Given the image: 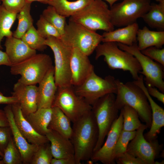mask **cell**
<instances>
[{
	"label": "cell",
	"instance_id": "db71d44e",
	"mask_svg": "<svg viewBox=\"0 0 164 164\" xmlns=\"http://www.w3.org/2000/svg\"><path fill=\"white\" fill-rule=\"evenodd\" d=\"M1 2L0 1V4H1Z\"/></svg>",
	"mask_w": 164,
	"mask_h": 164
},
{
	"label": "cell",
	"instance_id": "816d5d0a",
	"mask_svg": "<svg viewBox=\"0 0 164 164\" xmlns=\"http://www.w3.org/2000/svg\"><path fill=\"white\" fill-rule=\"evenodd\" d=\"M2 159V158L0 156V160Z\"/></svg>",
	"mask_w": 164,
	"mask_h": 164
},
{
	"label": "cell",
	"instance_id": "c3c4849f",
	"mask_svg": "<svg viewBox=\"0 0 164 164\" xmlns=\"http://www.w3.org/2000/svg\"><path fill=\"white\" fill-rule=\"evenodd\" d=\"M107 2L109 5L110 7H111L114 4L119 0H103Z\"/></svg>",
	"mask_w": 164,
	"mask_h": 164
},
{
	"label": "cell",
	"instance_id": "9c48e42d",
	"mask_svg": "<svg viewBox=\"0 0 164 164\" xmlns=\"http://www.w3.org/2000/svg\"><path fill=\"white\" fill-rule=\"evenodd\" d=\"M45 44L52 50L54 56V77L57 87L70 86V61L72 49L66 45L60 38L50 36Z\"/></svg>",
	"mask_w": 164,
	"mask_h": 164
},
{
	"label": "cell",
	"instance_id": "f907efd6",
	"mask_svg": "<svg viewBox=\"0 0 164 164\" xmlns=\"http://www.w3.org/2000/svg\"><path fill=\"white\" fill-rule=\"evenodd\" d=\"M0 156L2 157V158L3 156V154L0 150Z\"/></svg>",
	"mask_w": 164,
	"mask_h": 164
},
{
	"label": "cell",
	"instance_id": "30bf717a",
	"mask_svg": "<svg viewBox=\"0 0 164 164\" xmlns=\"http://www.w3.org/2000/svg\"><path fill=\"white\" fill-rule=\"evenodd\" d=\"M73 86L75 93L91 106L98 99L117 91L116 79L111 75L104 78L98 76L94 70L80 85Z\"/></svg>",
	"mask_w": 164,
	"mask_h": 164
},
{
	"label": "cell",
	"instance_id": "8d00e7d4",
	"mask_svg": "<svg viewBox=\"0 0 164 164\" xmlns=\"http://www.w3.org/2000/svg\"><path fill=\"white\" fill-rule=\"evenodd\" d=\"M36 29L39 35L46 39L50 36L60 38L61 35L57 30L41 15L37 20Z\"/></svg>",
	"mask_w": 164,
	"mask_h": 164
},
{
	"label": "cell",
	"instance_id": "ba28073f",
	"mask_svg": "<svg viewBox=\"0 0 164 164\" xmlns=\"http://www.w3.org/2000/svg\"><path fill=\"white\" fill-rule=\"evenodd\" d=\"M59 108L73 123L91 111L92 106L75 92L73 86L58 87L52 107Z\"/></svg>",
	"mask_w": 164,
	"mask_h": 164
},
{
	"label": "cell",
	"instance_id": "d4e9b609",
	"mask_svg": "<svg viewBox=\"0 0 164 164\" xmlns=\"http://www.w3.org/2000/svg\"><path fill=\"white\" fill-rule=\"evenodd\" d=\"M52 113V108H41L25 117L36 132L45 136L50 130L48 126Z\"/></svg>",
	"mask_w": 164,
	"mask_h": 164
},
{
	"label": "cell",
	"instance_id": "e0dca14e",
	"mask_svg": "<svg viewBox=\"0 0 164 164\" xmlns=\"http://www.w3.org/2000/svg\"><path fill=\"white\" fill-rule=\"evenodd\" d=\"M134 82L145 93L151 109V125L149 131L144 134L145 138L147 141H151L157 139V135L164 126V110L154 101L149 94L142 76L139 77Z\"/></svg>",
	"mask_w": 164,
	"mask_h": 164
},
{
	"label": "cell",
	"instance_id": "6da1fadb",
	"mask_svg": "<svg viewBox=\"0 0 164 164\" xmlns=\"http://www.w3.org/2000/svg\"><path fill=\"white\" fill-rule=\"evenodd\" d=\"M70 138L74 150L75 164L91 159L97 144L98 130L91 111L73 123Z\"/></svg>",
	"mask_w": 164,
	"mask_h": 164
},
{
	"label": "cell",
	"instance_id": "b9f144b4",
	"mask_svg": "<svg viewBox=\"0 0 164 164\" xmlns=\"http://www.w3.org/2000/svg\"><path fill=\"white\" fill-rule=\"evenodd\" d=\"M147 90L151 96L156 98L159 101L164 104V94L155 87L145 86Z\"/></svg>",
	"mask_w": 164,
	"mask_h": 164
},
{
	"label": "cell",
	"instance_id": "ee69618b",
	"mask_svg": "<svg viewBox=\"0 0 164 164\" xmlns=\"http://www.w3.org/2000/svg\"><path fill=\"white\" fill-rule=\"evenodd\" d=\"M50 164H75L74 159L67 158L57 159L53 158Z\"/></svg>",
	"mask_w": 164,
	"mask_h": 164
},
{
	"label": "cell",
	"instance_id": "ac0fdd59",
	"mask_svg": "<svg viewBox=\"0 0 164 164\" xmlns=\"http://www.w3.org/2000/svg\"><path fill=\"white\" fill-rule=\"evenodd\" d=\"M3 110L9 122L14 141L20 152L22 163L30 164L39 146L29 143L21 134L15 122L11 105H7Z\"/></svg>",
	"mask_w": 164,
	"mask_h": 164
},
{
	"label": "cell",
	"instance_id": "f5cc1de1",
	"mask_svg": "<svg viewBox=\"0 0 164 164\" xmlns=\"http://www.w3.org/2000/svg\"><path fill=\"white\" fill-rule=\"evenodd\" d=\"M4 0H0V1L1 2H2V1H3Z\"/></svg>",
	"mask_w": 164,
	"mask_h": 164
},
{
	"label": "cell",
	"instance_id": "52a82bcc",
	"mask_svg": "<svg viewBox=\"0 0 164 164\" xmlns=\"http://www.w3.org/2000/svg\"><path fill=\"white\" fill-rule=\"evenodd\" d=\"M115 98V94H109L100 98L92 105L91 111L98 130V140L94 152L102 146L111 127L118 117L119 110L116 105Z\"/></svg>",
	"mask_w": 164,
	"mask_h": 164
},
{
	"label": "cell",
	"instance_id": "7dc6e473",
	"mask_svg": "<svg viewBox=\"0 0 164 164\" xmlns=\"http://www.w3.org/2000/svg\"><path fill=\"white\" fill-rule=\"evenodd\" d=\"M26 2H32L33 1H38L41 3L46 4V3L52 0H25Z\"/></svg>",
	"mask_w": 164,
	"mask_h": 164
},
{
	"label": "cell",
	"instance_id": "4dcf8cb0",
	"mask_svg": "<svg viewBox=\"0 0 164 164\" xmlns=\"http://www.w3.org/2000/svg\"><path fill=\"white\" fill-rule=\"evenodd\" d=\"M123 117L122 130L126 131H136L142 125L137 111L130 106L125 105L120 110Z\"/></svg>",
	"mask_w": 164,
	"mask_h": 164
},
{
	"label": "cell",
	"instance_id": "7c38bea8",
	"mask_svg": "<svg viewBox=\"0 0 164 164\" xmlns=\"http://www.w3.org/2000/svg\"><path fill=\"white\" fill-rule=\"evenodd\" d=\"M117 43L119 48L131 54L136 59L142 69L140 73L144 76L145 85L155 87L164 93V66L143 54L137 43L131 46Z\"/></svg>",
	"mask_w": 164,
	"mask_h": 164
},
{
	"label": "cell",
	"instance_id": "681fc988",
	"mask_svg": "<svg viewBox=\"0 0 164 164\" xmlns=\"http://www.w3.org/2000/svg\"><path fill=\"white\" fill-rule=\"evenodd\" d=\"M156 1L159 2H164V0H155Z\"/></svg>",
	"mask_w": 164,
	"mask_h": 164
},
{
	"label": "cell",
	"instance_id": "ab89813d",
	"mask_svg": "<svg viewBox=\"0 0 164 164\" xmlns=\"http://www.w3.org/2000/svg\"><path fill=\"white\" fill-rule=\"evenodd\" d=\"M115 162L118 164H146L139 158L127 152L116 157Z\"/></svg>",
	"mask_w": 164,
	"mask_h": 164
},
{
	"label": "cell",
	"instance_id": "44dd1931",
	"mask_svg": "<svg viewBox=\"0 0 164 164\" xmlns=\"http://www.w3.org/2000/svg\"><path fill=\"white\" fill-rule=\"evenodd\" d=\"M54 73L53 66L39 84L38 109L52 107L58 88L55 81Z\"/></svg>",
	"mask_w": 164,
	"mask_h": 164
},
{
	"label": "cell",
	"instance_id": "f35d334b",
	"mask_svg": "<svg viewBox=\"0 0 164 164\" xmlns=\"http://www.w3.org/2000/svg\"><path fill=\"white\" fill-rule=\"evenodd\" d=\"M2 5L8 11L18 14L25 6V0H4Z\"/></svg>",
	"mask_w": 164,
	"mask_h": 164
},
{
	"label": "cell",
	"instance_id": "f1b7e54d",
	"mask_svg": "<svg viewBox=\"0 0 164 164\" xmlns=\"http://www.w3.org/2000/svg\"><path fill=\"white\" fill-rule=\"evenodd\" d=\"M32 2H26V4L17 15L18 23L17 28L13 32L12 36L21 39L26 31L33 26V20L30 14Z\"/></svg>",
	"mask_w": 164,
	"mask_h": 164
},
{
	"label": "cell",
	"instance_id": "d6986e66",
	"mask_svg": "<svg viewBox=\"0 0 164 164\" xmlns=\"http://www.w3.org/2000/svg\"><path fill=\"white\" fill-rule=\"evenodd\" d=\"M14 120L19 131L30 143L37 146L49 142L46 136L36 132L23 115L19 104L11 105Z\"/></svg>",
	"mask_w": 164,
	"mask_h": 164
},
{
	"label": "cell",
	"instance_id": "836d02e7",
	"mask_svg": "<svg viewBox=\"0 0 164 164\" xmlns=\"http://www.w3.org/2000/svg\"><path fill=\"white\" fill-rule=\"evenodd\" d=\"M49 142L38 146L31 160V164H50L53 157Z\"/></svg>",
	"mask_w": 164,
	"mask_h": 164
},
{
	"label": "cell",
	"instance_id": "8992f818",
	"mask_svg": "<svg viewBox=\"0 0 164 164\" xmlns=\"http://www.w3.org/2000/svg\"><path fill=\"white\" fill-rule=\"evenodd\" d=\"M60 39L66 45L77 48L89 56L102 42V36L80 24L69 21Z\"/></svg>",
	"mask_w": 164,
	"mask_h": 164
},
{
	"label": "cell",
	"instance_id": "603a6c76",
	"mask_svg": "<svg viewBox=\"0 0 164 164\" xmlns=\"http://www.w3.org/2000/svg\"><path fill=\"white\" fill-rule=\"evenodd\" d=\"M139 29L136 22L116 30L104 32L101 35L102 42H113L132 46L137 43V34Z\"/></svg>",
	"mask_w": 164,
	"mask_h": 164
},
{
	"label": "cell",
	"instance_id": "4316f807",
	"mask_svg": "<svg viewBox=\"0 0 164 164\" xmlns=\"http://www.w3.org/2000/svg\"><path fill=\"white\" fill-rule=\"evenodd\" d=\"M52 113L48 128L70 139L72 132L71 121L58 108H52Z\"/></svg>",
	"mask_w": 164,
	"mask_h": 164
},
{
	"label": "cell",
	"instance_id": "60d3db41",
	"mask_svg": "<svg viewBox=\"0 0 164 164\" xmlns=\"http://www.w3.org/2000/svg\"><path fill=\"white\" fill-rule=\"evenodd\" d=\"M12 135L9 126L0 127V150L3 154Z\"/></svg>",
	"mask_w": 164,
	"mask_h": 164
},
{
	"label": "cell",
	"instance_id": "f6af8a7d",
	"mask_svg": "<svg viewBox=\"0 0 164 164\" xmlns=\"http://www.w3.org/2000/svg\"><path fill=\"white\" fill-rule=\"evenodd\" d=\"M1 65H5L10 67L12 64L5 52L0 50V66Z\"/></svg>",
	"mask_w": 164,
	"mask_h": 164
},
{
	"label": "cell",
	"instance_id": "7a4b0ae2",
	"mask_svg": "<svg viewBox=\"0 0 164 164\" xmlns=\"http://www.w3.org/2000/svg\"><path fill=\"white\" fill-rule=\"evenodd\" d=\"M117 91L116 105L120 110L125 105L135 109L139 118L150 128L152 122V112L147 97L142 90L133 81L124 83L116 79Z\"/></svg>",
	"mask_w": 164,
	"mask_h": 164
},
{
	"label": "cell",
	"instance_id": "f546056e",
	"mask_svg": "<svg viewBox=\"0 0 164 164\" xmlns=\"http://www.w3.org/2000/svg\"><path fill=\"white\" fill-rule=\"evenodd\" d=\"M17 14L10 12L0 5V50L3 49L2 40L4 37L12 36V27L16 19Z\"/></svg>",
	"mask_w": 164,
	"mask_h": 164
},
{
	"label": "cell",
	"instance_id": "2e32d148",
	"mask_svg": "<svg viewBox=\"0 0 164 164\" xmlns=\"http://www.w3.org/2000/svg\"><path fill=\"white\" fill-rule=\"evenodd\" d=\"M88 56L78 49H72L70 70L71 83L73 86L81 84L94 70Z\"/></svg>",
	"mask_w": 164,
	"mask_h": 164
},
{
	"label": "cell",
	"instance_id": "277c9868",
	"mask_svg": "<svg viewBox=\"0 0 164 164\" xmlns=\"http://www.w3.org/2000/svg\"><path fill=\"white\" fill-rule=\"evenodd\" d=\"M50 56L47 54H36L30 58L10 67L13 75H20L17 82L24 85L39 84L53 66Z\"/></svg>",
	"mask_w": 164,
	"mask_h": 164
},
{
	"label": "cell",
	"instance_id": "83f0119b",
	"mask_svg": "<svg viewBox=\"0 0 164 164\" xmlns=\"http://www.w3.org/2000/svg\"><path fill=\"white\" fill-rule=\"evenodd\" d=\"M142 18L150 27L163 31L164 2L151 5L149 11Z\"/></svg>",
	"mask_w": 164,
	"mask_h": 164
},
{
	"label": "cell",
	"instance_id": "5bb4252c",
	"mask_svg": "<svg viewBox=\"0 0 164 164\" xmlns=\"http://www.w3.org/2000/svg\"><path fill=\"white\" fill-rule=\"evenodd\" d=\"M123 117L120 112L117 119L113 123L107 135V138L100 149L94 152L91 161L100 162L104 164H114V151L119 135L122 130Z\"/></svg>",
	"mask_w": 164,
	"mask_h": 164
},
{
	"label": "cell",
	"instance_id": "5b68a950",
	"mask_svg": "<svg viewBox=\"0 0 164 164\" xmlns=\"http://www.w3.org/2000/svg\"><path fill=\"white\" fill-rule=\"evenodd\" d=\"M69 21L78 23L95 31L109 32L114 29L111 21L110 9L103 0H94L82 10L70 17Z\"/></svg>",
	"mask_w": 164,
	"mask_h": 164
},
{
	"label": "cell",
	"instance_id": "ffe728a7",
	"mask_svg": "<svg viewBox=\"0 0 164 164\" xmlns=\"http://www.w3.org/2000/svg\"><path fill=\"white\" fill-rule=\"evenodd\" d=\"M5 53L12 65L20 63L36 54V50L29 47L21 39L13 36L6 38Z\"/></svg>",
	"mask_w": 164,
	"mask_h": 164
},
{
	"label": "cell",
	"instance_id": "d6a6232c",
	"mask_svg": "<svg viewBox=\"0 0 164 164\" xmlns=\"http://www.w3.org/2000/svg\"><path fill=\"white\" fill-rule=\"evenodd\" d=\"M42 15L57 30L61 36L63 34L67 24L66 17L59 14L54 8L49 5L43 10Z\"/></svg>",
	"mask_w": 164,
	"mask_h": 164
},
{
	"label": "cell",
	"instance_id": "9a60e30c",
	"mask_svg": "<svg viewBox=\"0 0 164 164\" xmlns=\"http://www.w3.org/2000/svg\"><path fill=\"white\" fill-rule=\"evenodd\" d=\"M12 94L17 98L24 117L38 109L39 95L36 85H26L17 82L14 85Z\"/></svg>",
	"mask_w": 164,
	"mask_h": 164
},
{
	"label": "cell",
	"instance_id": "484cf974",
	"mask_svg": "<svg viewBox=\"0 0 164 164\" xmlns=\"http://www.w3.org/2000/svg\"><path fill=\"white\" fill-rule=\"evenodd\" d=\"M94 0H52L46 4L53 6L57 12L65 17H70L78 13Z\"/></svg>",
	"mask_w": 164,
	"mask_h": 164
},
{
	"label": "cell",
	"instance_id": "d590c367",
	"mask_svg": "<svg viewBox=\"0 0 164 164\" xmlns=\"http://www.w3.org/2000/svg\"><path fill=\"white\" fill-rule=\"evenodd\" d=\"M136 132V131L130 132L122 130L114 151L113 157L114 161L116 157L126 152L128 144L135 136Z\"/></svg>",
	"mask_w": 164,
	"mask_h": 164
},
{
	"label": "cell",
	"instance_id": "8fae6325",
	"mask_svg": "<svg viewBox=\"0 0 164 164\" xmlns=\"http://www.w3.org/2000/svg\"><path fill=\"white\" fill-rule=\"evenodd\" d=\"M122 0L110 9L111 21L114 27H124L136 22L151 5V0Z\"/></svg>",
	"mask_w": 164,
	"mask_h": 164
},
{
	"label": "cell",
	"instance_id": "4fadbf2b",
	"mask_svg": "<svg viewBox=\"0 0 164 164\" xmlns=\"http://www.w3.org/2000/svg\"><path fill=\"white\" fill-rule=\"evenodd\" d=\"M148 128L145 124H142L129 143L126 152L139 158L146 164H155V159L161 156L163 145L159 144L157 139L151 141L145 139L144 132Z\"/></svg>",
	"mask_w": 164,
	"mask_h": 164
},
{
	"label": "cell",
	"instance_id": "7bdbcfd3",
	"mask_svg": "<svg viewBox=\"0 0 164 164\" xmlns=\"http://www.w3.org/2000/svg\"><path fill=\"white\" fill-rule=\"evenodd\" d=\"M18 103V100L15 97L12 96L9 97L5 96L0 92V104L12 105Z\"/></svg>",
	"mask_w": 164,
	"mask_h": 164
},
{
	"label": "cell",
	"instance_id": "3957f363",
	"mask_svg": "<svg viewBox=\"0 0 164 164\" xmlns=\"http://www.w3.org/2000/svg\"><path fill=\"white\" fill-rule=\"evenodd\" d=\"M95 51V59L103 56L104 61L110 69L129 71L134 80L139 77L142 69L138 60L131 54L119 48L117 43H100Z\"/></svg>",
	"mask_w": 164,
	"mask_h": 164
},
{
	"label": "cell",
	"instance_id": "7402d4cb",
	"mask_svg": "<svg viewBox=\"0 0 164 164\" xmlns=\"http://www.w3.org/2000/svg\"><path fill=\"white\" fill-rule=\"evenodd\" d=\"M45 136L50 142L53 158L74 159V149L70 139L51 129Z\"/></svg>",
	"mask_w": 164,
	"mask_h": 164
},
{
	"label": "cell",
	"instance_id": "e575fe53",
	"mask_svg": "<svg viewBox=\"0 0 164 164\" xmlns=\"http://www.w3.org/2000/svg\"><path fill=\"white\" fill-rule=\"evenodd\" d=\"M2 159L4 164H22L20 152L12 136L4 152Z\"/></svg>",
	"mask_w": 164,
	"mask_h": 164
},
{
	"label": "cell",
	"instance_id": "cb8c5ba5",
	"mask_svg": "<svg viewBox=\"0 0 164 164\" xmlns=\"http://www.w3.org/2000/svg\"><path fill=\"white\" fill-rule=\"evenodd\" d=\"M137 40L138 48L140 51L151 46L162 48L164 44V31H152L145 26L138 29Z\"/></svg>",
	"mask_w": 164,
	"mask_h": 164
},
{
	"label": "cell",
	"instance_id": "74e56055",
	"mask_svg": "<svg viewBox=\"0 0 164 164\" xmlns=\"http://www.w3.org/2000/svg\"><path fill=\"white\" fill-rule=\"evenodd\" d=\"M145 55L164 66V48L151 46L141 51Z\"/></svg>",
	"mask_w": 164,
	"mask_h": 164
},
{
	"label": "cell",
	"instance_id": "1f68e13d",
	"mask_svg": "<svg viewBox=\"0 0 164 164\" xmlns=\"http://www.w3.org/2000/svg\"><path fill=\"white\" fill-rule=\"evenodd\" d=\"M21 39L31 48L43 51L46 48L45 39L41 36L33 25L31 26L21 38Z\"/></svg>",
	"mask_w": 164,
	"mask_h": 164
},
{
	"label": "cell",
	"instance_id": "bcb514c9",
	"mask_svg": "<svg viewBox=\"0 0 164 164\" xmlns=\"http://www.w3.org/2000/svg\"><path fill=\"white\" fill-rule=\"evenodd\" d=\"M9 126V122L4 110L0 109V127Z\"/></svg>",
	"mask_w": 164,
	"mask_h": 164
}]
</instances>
